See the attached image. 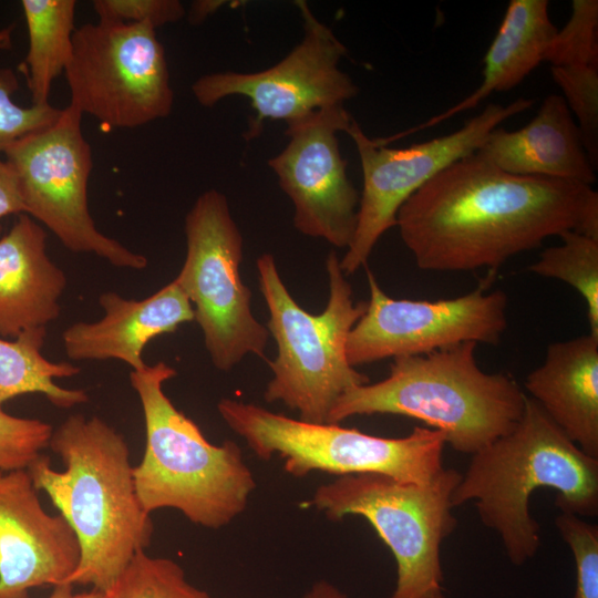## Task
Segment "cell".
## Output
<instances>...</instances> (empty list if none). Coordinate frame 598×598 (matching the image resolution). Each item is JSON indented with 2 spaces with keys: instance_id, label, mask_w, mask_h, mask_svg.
<instances>
[{
  "instance_id": "cell-1",
  "label": "cell",
  "mask_w": 598,
  "mask_h": 598,
  "mask_svg": "<svg viewBox=\"0 0 598 598\" xmlns=\"http://www.w3.org/2000/svg\"><path fill=\"white\" fill-rule=\"evenodd\" d=\"M395 226L420 269L495 270L565 231L598 239V193L578 182L509 174L474 153L420 187Z\"/></svg>"
},
{
  "instance_id": "cell-2",
  "label": "cell",
  "mask_w": 598,
  "mask_h": 598,
  "mask_svg": "<svg viewBox=\"0 0 598 598\" xmlns=\"http://www.w3.org/2000/svg\"><path fill=\"white\" fill-rule=\"evenodd\" d=\"M49 447L64 470L41 454L27 471L76 536L80 561L66 584L106 592L154 530L135 489L127 442L99 416L78 413L53 430Z\"/></svg>"
},
{
  "instance_id": "cell-3",
  "label": "cell",
  "mask_w": 598,
  "mask_h": 598,
  "mask_svg": "<svg viewBox=\"0 0 598 598\" xmlns=\"http://www.w3.org/2000/svg\"><path fill=\"white\" fill-rule=\"evenodd\" d=\"M543 487L556 492L560 512L597 516L598 460L584 453L527 395L516 426L471 455L452 504L472 502L482 524L499 536L508 560L522 566L540 546V526L529 504Z\"/></svg>"
},
{
  "instance_id": "cell-4",
  "label": "cell",
  "mask_w": 598,
  "mask_h": 598,
  "mask_svg": "<svg viewBox=\"0 0 598 598\" xmlns=\"http://www.w3.org/2000/svg\"><path fill=\"white\" fill-rule=\"evenodd\" d=\"M476 346L464 342L394 358L385 379L344 392L327 423L357 415H403L441 431L456 452L476 453L516 426L527 398L509 374L478 367Z\"/></svg>"
},
{
  "instance_id": "cell-5",
  "label": "cell",
  "mask_w": 598,
  "mask_h": 598,
  "mask_svg": "<svg viewBox=\"0 0 598 598\" xmlns=\"http://www.w3.org/2000/svg\"><path fill=\"white\" fill-rule=\"evenodd\" d=\"M175 375L164 361L130 372L145 425L135 489L148 514L174 508L195 525L218 529L246 509L256 482L237 443L212 444L172 403L164 384Z\"/></svg>"
},
{
  "instance_id": "cell-6",
  "label": "cell",
  "mask_w": 598,
  "mask_h": 598,
  "mask_svg": "<svg viewBox=\"0 0 598 598\" xmlns=\"http://www.w3.org/2000/svg\"><path fill=\"white\" fill-rule=\"evenodd\" d=\"M256 266L269 311L267 329L278 349L276 359L268 361L272 377L264 399L282 402L299 412L301 421L327 423L344 392L370 382L347 357L349 333L365 312L367 301H353L351 285L334 251L326 259L329 299L319 315L307 312L295 301L271 254L260 255Z\"/></svg>"
},
{
  "instance_id": "cell-7",
  "label": "cell",
  "mask_w": 598,
  "mask_h": 598,
  "mask_svg": "<svg viewBox=\"0 0 598 598\" xmlns=\"http://www.w3.org/2000/svg\"><path fill=\"white\" fill-rule=\"evenodd\" d=\"M217 410L226 425L262 461L283 460L293 477L311 472L337 476L377 474L424 485L444 470L445 435L414 426L403 437H381L332 423H309L258 404L223 398Z\"/></svg>"
},
{
  "instance_id": "cell-8",
  "label": "cell",
  "mask_w": 598,
  "mask_h": 598,
  "mask_svg": "<svg viewBox=\"0 0 598 598\" xmlns=\"http://www.w3.org/2000/svg\"><path fill=\"white\" fill-rule=\"evenodd\" d=\"M461 475L444 468L424 485L377 474L337 476L317 487L311 504L332 522L354 515L373 527L396 565L391 598H446L441 547L457 525L452 494Z\"/></svg>"
},
{
  "instance_id": "cell-9",
  "label": "cell",
  "mask_w": 598,
  "mask_h": 598,
  "mask_svg": "<svg viewBox=\"0 0 598 598\" xmlns=\"http://www.w3.org/2000/svg\"><path fill=\"white\" fill-rule=\"evenodd\" d=\"M186 257L175 280L190 301L215 368L228 372L247 354L265 359L267 327L251 312L240 278L243 236L226 196L208 189L185 217Z\"/></svg>"
},
{
  "instance_id": "cell-10",
  "label": "cell",
  "mask_w": 598,
  "mask_h": 598,
  "mask_svg": "<svg viewBox=\"0 0 598 598\" xmlns=\"http://www.w3.org/2000/svg\"><path fill=\"white\" fill-rule=\"evenodd\" d=\"M71 104L50 125L9 145L4 161L13 171L24 214L47 227L76 254H92L111 265L144 269L147 258L101 233L89 210L92 148Z\"/></svg>"
},
{
  "instance_id": "cell-11",
  "label": "cell",
  "mask_w": 598,
  "mask_h": 598,
  "mask_svg": "<svg viewBox=\"0 0 598 598\" xmlns=\"http://www.w3.org/2000/svg\"><path fill=\"white\" fill-rule=\"evenodd\" d=\"M64 75L70 104L110 128H136L173 110L165 49L150 25L104 20L80 25Z\"/></svg>"
},
{
  "instance_id": "cell-12",
  "label": "cell",
  "mask_w": 598,
  "mask_h": 598,
  "mask_svg": "<svg viewBox=\"0 0 598 598\" xmlns=\"http://www.w3.org/2000/svg\"><path fill=\"white\" fill-rule=\"evenodd\" d=\"M533 104L532 99H518L506 106L489 103L457 131L402 148L369 137L352 118L346 133L359 154L363 188L357 228L340 260L343 274L350 276L367 266L379 239L396 225L401 206L420 187L454 162L474 154L499 123Z\"/></svg>"
},
{
  "instance_id": "cell-13",
  "label": "cell",
  "mask_w": 598,
  "mask_h": 598,
  "mask_svg": "<svg viewBox=\"0 0 598 598\" xmlns=\"http://www.w3.org/2000/svg\"><path fill=\"white\" fill-rule=\"evenodd\" d=\"M296 6L302 17L303 37L282 60L252 73L205 74L192 84L194 97L205 107L231 95L249 100L254 116L246 140L257 137L266 121L287 123L322 109L343 106L358 94L351 76L339 66L348 53L346 45L306 1H296Z\"/></svg>"
},
{
  "instance_id": "cell-14",
  "label": "cell",
  "mask_w": 598,
  "mask_h": 598,
  "mask_svg": "<svg viewBox=\"0 0 598 598\" xmlns=\"http://www.w3.org/2000/svg\"><path fill=\"white\" fill-rule=\"evenodd\" d=\"M370 299L347 341L352 367L386 358L426 354L464 342L497 344L507 327L508 298L489 279L450 299H394L367 269Z\"/></svg>"
},
{
  "instance_id": "cell-15",
  "label": "cell",
  "mask_w": 598,
  "mask_h": 598,
  "mask_svg": "<svg viewBox=\"0 0 598 598\" xmlns=\"http://www.w3.org/2000/svg\"><path fill=\"white\" fill-rule=\"evenodd\" d=\"M351 121L344 105L289 121L287 145L268 161L292 200L296 229L337 248H348L358 223L360 194L348 177L338 141Z\"/></svg>"
},
{
  "instance_id": "cell-16",
  "label": "cell",
  "mask_w": 598,
  "mask_h": 598,
  "mask_svg": "<svg viewBox=\"0 0 598 598\" xmlns=\"http://www.w3.org/2000/svg\"><path fill=\"white\" fill-rule=\"evenodd\" d=\"M38 492L27 470L0 473V598L65 584L79 565L75 534Z\"/></svg>"
},
{
  "instance_id": "cell-17",
  "label": "cell",
  "mask_w": 598,
  "mask_h": 598,
  "mask_svg": "<svg viewBox=\"0 0 598 598\" xmlns=\"http://www.w3.org/2000/svg\"><path fill=\"white\" fill-rule=\"evenodd\" d=\"M104 316L94 322H75L62 333L69 359L118 360L141 370L142 353L154 338L172 333L195 320L194 308L175 279L142 300L126 299L114 291L99 298Z\"/></svg>"
},
{
  "instance_id": "cell-18",
  "label": "cell",
  "mask_w": 598,
  "mask_h": 598,
  "mask_svg": "<svg viewBox=\"0 0 598 598\" xmlns=\"http://www.w3.org/2000/svg\"><path fill=\"white\" fill-rule=\"evenodd\" d=\"M64 271L47 252L43 226L20 214L0 238V338L47 326L59 318Z\"/></svg>"
},
{
  "instance_id": "cell-19",
  "label": "cell",
  "mask_w": 598,
  "mask_h": 598,
  "mask_svg": "<svg viewBox=\"0 0 598 598\" xmlns=\"http://www.w3.org/2000/svg\"><path fill=\"white\" fill-rule=\"evenodd\" d=\"M498 169L523 176L573 181L591 186L596 171L577 124L560 94H549L535 117L509 132L495 127L475 152Z\"/></svg>"
},
{
  "instance_id": "cell-20",
  "label": "cell",
  "mask_w": 598,
  "mask_h": 598,
  "mask_svg": "<svg viewBox=\"0 0 598 598\" xmlns=\"http://www.w3.org/2000/svg\"><path fill=\"white\" fill-rule=\"evenodd\" d=\"M525 389L571 442L598 460V337L589 332L548 344Z\"/></svg>"
},
{
  "instance_id": "cell-21",
  "label": "cell",
  "mask_w": 598,
  "mask_h": 598,
  "mask_svg": "<svg viewBox=\"0 0 598 598\" xmlns=\"http://www.w3.org/2000/svg\"><path fill=\"white\" fill-rule=\"evenodd\" d=\"M556 32L547 0H511L484 56L481 85L464 100L427 121L393 136L382 137V143L389 145L410 134L430 128L475 107L493 92L515 87L544 62L545 51Z\"/></svg>"
},
{
  "instance_id": "cell-22",
  "label": "cell",
  "mask_w": 598,
  "mask_h": 598,
  "mask_svg": "<svg viewBox=\"0 0 598 598\" xmlns=\"http://www.w3.org/2000/svg\"><path fill=\"white\" fill-rule=\"evenodd\" d=\"M21 8L29 41L23 68L32 105L50 104L52 83L72 56L76 1L22 0Z\"/></svg>"
},
{
  "instance_id": "cell-23",
  "label": "cell",
  "mask_w": 598,
  "mask_h": 598,
  "mask_svg": "<svg viewBox=\"0 0 598 598\" xmlns=\"http://www.w3.org/2000/svg\"><path fill=\"white\" fill-rule=\"evenodd\" d=\"M47 328L25 331L9 341L0 338V408L14 398L39 393L60 409L87 402L82 389H64L55 379L71 378L81 368L71 362H55L42 354Z\"/></svg>"
},
{
  "instance_id": "cell-24",
  "label": "cell",
  "mask_w": 598,
  "mask_h": 598,
  "mask_svg": "<svg viewBox=\"0 0 598 598\" xmlns=\"http://www.w3.org/2000/svg\"><path fill=\"white\" fill-rule=\"evenodd\" d=\"M559 237L561 244L544 249L528 269L577 290L586 303L590 333L598 337V239L574 230Z\"/></svg>"
},
{
  "instance_id": "cell-25",
  "label": "cell",
  "mask_w": 598,
  "mask_h": 598,
  "mask_svg": "<svg viewBox=\"0 0 598 598\" xmlns=\"http://www.w3.org/2000/svg\"><path fill=\"white\" fill-rule=\"evenodd\" d=\"M105 598H212L192 585L184 568L166 557L137 551L121 571Z\"/></svg>"
},
{
  "instance_id": "cell-26",
  "label": "cell",
  "mask_w": 598,
  "mask_h": 598,
  "mask_svg": "<svg viewBox=\"0 0 598 598\" xmlns=\"http://www.w3.org/2000/svg\"><path fill=\"white\" fill-rule=\"evenodd\" d=\"M564 100L578 120L585 152L595 171L598 167V65L550 66Z\"/></svg>"
},
{
  "instance_id": "cell-27",
  "label": "cell",
  "mask_w": 598,
  "mask_h": 598,
  "mask_svg": "<svg viewBox=\"0 0 598 598\" xmlns=\"http://www.w3.org/2000/svg\"><path fill=\"white\" fill-rule=\"evenodd\" d=\"M16 24L0 29V50L12 48ZM19 90V81L10 68H0V155L17 140L53 123L61 110L45 105L24 107L18 105L13 95Z\"/></svg>"
},
{
  "instance_id": "cell-28",
  "label": "cell",
  "mask_w": 598,
  "mask_h": 598,
  "mask_svg": "<svg viewBox=\"0 0 598 598\" xmlns=\"http://www.w3.org/2000/svg\"><path fill=\"white\" fill-rule=\"evenodd\" d=\"M598 1L574 0L566 24L549 42L544 61L551 66L598 65Z\"/></svg>"
},
{
  "instance_id": "cell-29",
  "label": "cell",
  "mask_w": 598,
  "mask_h": 598,
  "mask_svg": "<svg viewBox=\"0 0 598 598\" xmlns=\"http://www.w3.org/2000/svg\"><path fill=\"white\" fill-rule=\"evenodd\" d=\"M52 433L48 422L16 416L0 408V473L28 470L49 447Z\"/></svg>"
},
{
  "instance_id": "cell-30",
  "label": "cell",
  "mask_w": 598,
  "mask_h": 598,
  "mask_svg": "<svg viewBox=\"0 0 598 598\" xmlns=\"http://www.w3.org/2000/svg\"><path fill=\"white\" fill-rule=\"evenodd\" d=\"M555 525L569 546L575 563L571 598H598V526L564 512L556 516Z\"/></svg>"
},
{
  "instance_id": "cell-31",
  "label": "cell",
  "mask_w": 598,
  "mask_h": 598,
  "mask_svg": "<svg viewBox=\"0 0 598 598\" xmlns=\"http://www.w3.org/2000/svg\"><path fill=\"white\" fill-rule=\"evenodd\" d=\"M92 6L99 20L154 29L177 22L186 14L178 0H94Z\"/></svg>"
},
{
  "instance_id": "cell-32",
  "label": "cell",
  "mask_w": 598,
  "mask_h": 598,
  "mask_svg": "<svg viewBox=\"0 0 598 598\" xmlns=\"http://www.w3.org/2000/svg\"><path fill=\"white\" fill-rule=\"evenodd\" d=\"M24 214L17 177L9 164L0 157V234L1 219L9 215Z\"/></svg>"
},
{
  "instance_id": "cell-33",
  "label": "cell",
  "mask_w": 598,
  "mask_h": 598,
  "mask_svg": "<svg viewBox=\"0 0 598 598\" xmlns=\"http://www.w3.org/2000/svg\"><path fill=\"white\" fill-rule=\"evenodd\" d=\"M224 1L213 0H198L190 4L189 12L187 14L190 24L202 23L208 16L219 9Z\"/></svg>"
},
{
  "instance_id": "cell-34",
  "label": "cell",
  "mask_w": 598,
  "mask_h": 598,
  "mask_svg": "<svg viewBox=\"0 0 598 598\" xmlns=\"http://www.w3.org/2000/svg\"><path fill=\"white\" fill-rule=\"evenodd\" d=\"M303 598H351L328 580L315 582L305 594Z\"/></svg>"
},
{
  "instance_id": "cell-35",
  "label": "cell",
  "mask_w": 598,
  "mask_h": 598,
  "mask_svg": "<svg viewBox=\"0 0 598 598\" xmlns=\"http://www.w3.org/2000/svg\"><path fill=\"white\" fill-rule=\"evenodd\" d=\"M22 598H29L22 597ZM48 598H105L104 592L93 589L90 591L75 592L74 586L71 584H61L53 587L51 595Z\"/></svg>"
}]
</instances>
